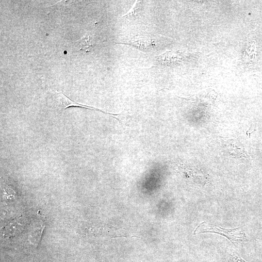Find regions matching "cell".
<instances>
[{
    "label": "cell",
    "instance_id": "1",
    "mask_svg": "<svg viewBox=\"0 0 262 262\" xmlns=\"http://www.w3.org/2000/svg\"><path fill=\"white\" fill-rule=\"evenodd\" d=\"M204 233H213L226 237L233 244L243 243L246 241V237L240 228L225 229L219 226L212 225L206 222L201 223L195 229L194 234Z\"/></svg>",
    "mask_w": 262,
    "mask_h": 262
},
{
    "label": "cell",
    "instance_id": "2",
    "mask_svg": "<svg viewBox=\"0 0 262 262\" xmlns=\"http://www.w3.org/2000/svg\"><path fill=\"white\" fill-rule=\"evenodd\" d=\"M221 145L224 152L233 159L244 160L249 159L244 146L237 139H223Z\"/></svg>",
    "mask_w": 262,
    "mask_h": 262
},
{
    "label": "cell",
    "instance_id": "3",
    "mask_svg": "<svg viewBox=\"0 0 262 262\" xmlns=\"http://www.w3.org/2000/svg\"><path fill=\"white\" fill-rule=\"evenodd\" d=\"M117 43L131 45L141 50L146 51H148L157 46V44L155 43V40L150 37H148L147 36L139 37L131 42L126 43L118 42Z\"/></svg>",
    "mask_w": 262,
    "mask_h": 262
},
{
    "label": "cell",
    "instance_id": "4",
    "mask_svg": "<svg viewBox=\"0 0 262 262\" xmlns=\"http://www.w3.org/2000/svg\"><path fill=\"white\" fill-rule=\"evenodd\" d=\"M142 11L141 1L136 0L131 9L123 16L126 18L135 17Z\"/></svg>",
    "mask_w": 262,
    "mask_h": 262
},
{
    "label": "cell",
    "instance_id": "5",
    "mask_svg": "<svg viewBox=\"0 0 262 262\" xmlns=\"http://www.w3.org/2000/svg\"><path fill=\"white\" fill-rule=\"evenodd\" d=\"M90 38V35H86L76 42L80 48V50H85L86 52L90 50L93 46Z\"/></svg>",
    "mask_w": 262,
    "mask_h": 262
},
{
    "label": "cell",
    "instance_id": "6",
    "mask_svg": "<svg viewBox=\"0 0 262 262\" xmlns=\"http://www.w3.org/2000/svg\"><path fill=\"white\" fill-rule=\"evenodd\" d=\"M260 150H261L262 151V149H260Z\"/></svg>",
    "mask_w": 262,
    "mask_h": 262
}]
</instances>
